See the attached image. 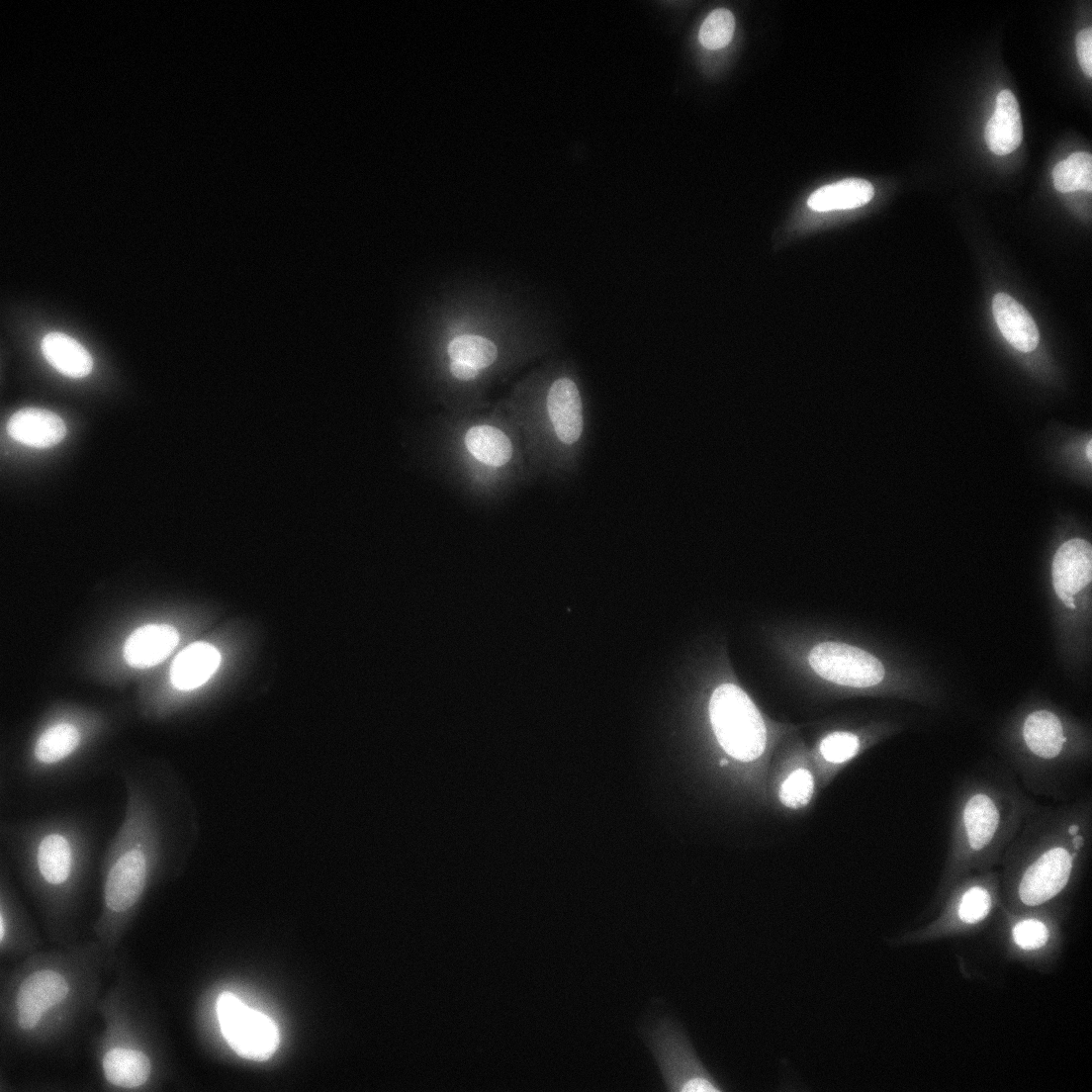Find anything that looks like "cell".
I'll return each mask as SVG.
<instances>
[{
    "instance_id": "cell-1",
    "label": "cell",
    "mask_w": 1092,
    "mask_h": 1092,
    "mask_svg": "<svg viewBox=\"0 0 1092 1092\" xmlns=\"http://www.w3.org/2000/svg\"><path fill=\"white\" fill-rule=\"evenodd\" d=\"M114 965L95 939L38 950L0 982V1033L9 1047L44 1051L68 1042L100 999L105 970Z\"/></svg>"
},
{
    "instance_id": "cell-2",
    "label": "cell",
    "mask_w": 1092,
    "mask_h": 1092,
    "mask_svg": "<svg viewBox=\"0 0 1092 1092\" xmlns=\"http://www.w3.org/2000/svg\"><path fill=\"white\" fill-rule=\"evenodd\" d=\"M1 834L46 936L57 946L78 941L94 850L85 822L70 815L7 821Z\"/></svg>"
},
{
    "instance_id": "cell-3",
    "label": "cell",
    "mask_w": 1092,
    "mask_h": 1092,
    "mask_svg": "<svg viewBox=\"0 0 1092 1092\" xmlns=\"http://www.w3.org/2000/svg\"><path fill=\"white\" fill-rule=\"evenodd\" d=\"M125 808L100 865V908L94 939L117 960V952L141 905L165 871L162 794L135 773H125Z\"/></svg>"
},
{
    "instance_id": "cell-4",
    "label": "cell",
    "mask_w": 1092,
    "mask_h": 1092,
    "mask_svg": "<svg viewBox=\"0 0 1092 1092\" xmlns=\"http://www.w3.org/2000/svg\"><path fill=\"white\" fill-rule=\"evenodd\" d=\"M1092 839V800L1085 794L1030 814L1002 860L1018 902L1038 907L1057 897L1087 857Z\"/></svg>"
},
{
    "instance_id": "cell-5",
    "label": "cell",
    "mask_w": 1092,
    "mask_h": 1092,
    "mask_svg": "<svg viewBox=\"0 0 1092 1092\" xmlns=\"http://www.w3.org/2000/svg\"><path fill=\"white\" fill-rule=\"evenodd\" d=\"M1038 807L1008 767H986L965 774L955 787L952 801L949 877L1001 860Z\"/></svg>"
},
{
    "instance_id": "cell-6",
    "label": "cell",
    "mask_w": 1092,
    "mask_h": 1092,
    "mask_svg": "<svg viewBox=\"0 0 1092 1092\" xmlns=\"http://www.w3.org/2000/svg\"><path fill=\"white\" fill-rule=\"evenodd\" d=\"M136 989L130 977L120 976L96 1006L101 1028L92 1052L108 1090L156 1091L165 1078L162 1037Z\"/></svg>"
},
{
    "instance_id": "cell-7",
    "label": "cell",
    "mask_w": 1092,
    "mask_h": 1092,
    "mask_svg": "<svg viewBox=\"0 0 1092 1092\" xmlns=\"http://www.w3.org/2000/svg\"><path fill=\"white\" fill-rule=\"evenodd\" d=\"M1005 762L1031 794L1060 799L1091 765L1087 733L1053 709H1030L1004 743Z\"/></svg>"
},
{
    "instance_id": "cell-8",
    "label": "cell",
    "mask_w": 1092,
    "mask_h": 1092,
    "mask_svg": "<svg viewBox=\"0 0 1092 1092\" xmlns=\"http://www.w3.org/2000/svg\"><path fill=\"white\" fill-rule=\"evenodd\" d=\"M709 716L714 734L727 754L751 762L764 753L767 743L764 720L742 688L732 683L718 686L710 698Z\"/></svg>"
},
{
    "instance_id": "cell-9",
    "label": "cell",
    "mask_w": 1092,
    "mask_h": 1092,
    "mask_svg": "<svg viewBox=\"0 0 1092 1092\" xmlns=\"http://www.w3.org/2000/svg\"><path fill=\"white\" fill-rule=\"evenodd\" d=\"M545 432L560 451L568 470L578 467L590 433V415L578 384L562 376L549 386L544 400Z\"/></svg>"
},
{
    "instance_id": "cell-10",
    "label": "cell",
    "mask_w": 1092,
    "mask_h": 1092,
    "mask_svg": "<svg viewBox=\"0 0 1092 1092\" xmlns=\"http://www.w3.org/2000/svg\"><path fill=\"white\" fill-rule=\"evenodd\" d=\"M649 1046L670 1091H721L724 1087L697 1056L679 1025L662 1020L649 1035Z\"/></svg>"
},
{
    "instance_id": "cell-11",
    "label": "cell",
    "mask_w": 1092,
    "mask_h": 1092,
    "mask_svg": "<svg viewBox=\"0 0 1092 1092\" xmlns=\"http://www.w3.org/2000/svg\"><path fill=\"white\" fill-rule=\"evenodd\" d=\"M216 1015L225 1041L238 1055L265 1060L279 1046L280 1033L275 1022L236 994L222 992L216 1001Z\"/></svg>"
},
{
    "instance_id": "cell-12",
    "label": "cell",
    "mask_w": 1092,
    "mask_h": 1092,
    "mask_svg": "<svg viewBox=\"0 0 1092 1092\" xmlns=\"http://www.w3.org/2000/svg\"><path fill=\"white\" fill-rule=\"evenodd\" d=\"M86 726L72 717H59L46 724L22 758L24 773L32 778H44L76 766L84 760L82 755L89 745Z\"/></svg>"
},
{
    "instance_id": "cell-13",
    "label": "cell",
    "mask_w": 1092,
    "mask_h": 1092,
    "mask_svg": "<svg viewBox=\"0 0 1092 1092\" xmlns=\"http://www.w3.org/2000/svg\"><path fill=\"white\" fill-rule=\"evenodd\" d=\"M809 663L820 677L841 685L869 687L884 677V668L875 657L844 643L818 644L810 652Z\"/></svg>"
},
{
    "instance_id": "cell-14",
    "label": "cell",
    "mask_w": 1092,
    "mask_h": 1092,
    "mask_svg": "<svg viewBox=\"0 0 1092 1092\" xmlns=\"http://www.w3.org/2000/svg\"><path fill=\"white\" fill-rule=\"evenodd\" d=\"M42 940L12 884L4 859L0 869V956L23 958L38 951Z\"/></svg>"
},
{
    "instance_id": "cell-15",
    "label": "cell",
    "mask_w": 1092,
    "mask_h": 1092,
    "mask_svg": "<svg viewBox=\"0 0 1092 1092\" xmlns=\"http://www.w3.org/2000/svg\"><path fill=\"white\" fill-rule=\"evenodd\" d=\"M1052 583L1059 599L1075 608L1074 595L1091 582L1092 550L1086 540L1074 538L1064 542L1052 561Z\"/></svg>"
},
{
    "instance_id": "cell-16",
    "label": "cell",
    "mask_w": 1092,
    "mask_h": 1092,
    "mask_svg": "<svg viewBox=\"0 0 1092 1092\" xmlns=\"http://www.w3.org/2000/svg\"><path fill=\"white\" fill-rule=\"evenodd\" d=\"M7 431L12 438L27 446L47 448L64 438L66 426L62 418L52 411L27 408L10 417Z\"/></svg>"
},
{
    "instance_id": "cell-17",
    "label": "cell",
    "mask_w": 1092,
    "mask_h": 1092,
    "mask_svg": "<svg viewBox=\"0 0 1092 1092\" xmlns=\"http://www.w3.org/2000/svg\"><path fill=\"white\" fill-rule=\"evenodd\" d=\"M179 641L177 630L168 624H147L135 630L127 639L124 656L134 668L144 669L165 660Z\"/></svg>"
},
{
    "instance_id": "cell-18",
    "label": "cell",
    "mask_w": 1092,
    "mask_h": 1092,
    "mask_svg": "<svg viewBox=\"0 0 1092 1092\" xmlns=\"http://www.w3.org/2000/svg\"><path fill=\"white\" fill-rule=\"evenodd\" d=\"M221 663L219 650L207 642H195L183 649L170 668V682L181 691L196 689L206 683Z\"/></svg>"
},
{
    "instance_id": "cell-19",
    "label": "cell",
    "mask_w": 1092,
    "mask_h": 1092,
    "mask_svg": "<svg viewBox=\"0 0 1092 1092\" xmlns=\"http://www.w3.org/2000/svg\"><path fill=\"white\" fill-rule=\"evenodd\" d=\"M985 140L989 149L997 155L1015 150L1023 138V127L1019 104L1008 89L996 97L995 110L985 127Z\"/></svg>"
},
{
    "instance_id": "cell-20",
    "label": "cell",
    "mask_w": 1092,
    "mask_h": 1092,
    "mask_svg": "<svg viewBox=\"0 0 1092 1092\" xmlns=\"http://www.w3.org/2000/svg\"><path fill=\"white\" fill-rule=\"evenodd\" d=\"M994 318L1007 341L1021 352L1033 351L1039 343L1038 327L1016 300L1005 293H998L992 301Z\"/></svg>"
},
{
    "instance_id": "cell-21",
    "label": "cell",
    "mask_w": 1092,
    "mask_h": 1092,
    "mask_svg": "<svg viewBox=\"0 0 1092 1092\" xmlns=\"http://www.w3.org/2000/svg\"><path fill=\"white\" fill-rule=\"evenodd\" d=\"M42 351L48 363L65 376L82 378L92 370L93 360L89 352L64 333L46 334L42 341Z\"/></svg>"
},
{
    "instance_id": "cell-22",
    "label": "cell",
    "mask_w": 1092,
    "mask_h": 1092,
    "mask_svg": "<svg viewBox=\"0 0 1092 1092\" xmlns=\"http://www.w3.org/2000/svg\"><path fill=\"white\" fill-rule=\"evenodd\" d=\"M874 194L870 182L861 178H848L814 191L808 198V206L818 212L854 209L868 203Z\"/></svg>"
},
{
    "instance_id": "cell-23",
    "label": "cell",
    "mask_w": 1092,
    "mask_h": 1092,
    "mask_svg": "<svg viewBox=\"0 0 1092 1092\" xmlns=\"http://www.w3.org/2000/svg\"><path fill=\"white\" fill-rule=\"evenodd\" d=\"M468 451L480 462L500 467L512 457V444L505 433L490 425L470 428L465 436Z\"/></svg>"
},
{
    "instance_id": "cell-24",
    "label": "cell",
    "mask_w": 1092,
    "mask_h": 1092,
    "mask_svg": "<svg viewBox=\"0 0 1092 1092\" xmlns=\"http://www.w3.org/2000/svg\"><path fill=\"white\" fill-rule=\"evenodd\" d=\"M990 881V876L981 877L963 885L956 900V910L960 921L976 924L988 916L995 900Z\"/></svg>"
},
{
    "instance_id": "cell-25",
    "label": "cell",
    "mask_w": 1092,
    "mask_h": 1092,
    "mask_svg": "<svg viewBox=\"0 0 1092 1092\" xmlns=\"http://www.w3.org/2000/svg\"><path fill=\"white\" fill-rule=\"evenodd\" d=\"M1055 189L1061 193L1092 190V156L1088 152H1074L1058 162L1052 170Z\"/></svg>"
},
{
    "instance_id": "cell-26",
    "label": "cell",
    "mask_w": 1092,
    "mask_h": 1092,
    "mask_svg": "<svg viewBox=\"0 0 1092 1092\" xmlns=\"http://www.w3.org/2000/svg\"><path fill=\"white\" fill-rule=\"evenodd\" d=\"M452 361H461L477 369L490 366L498 356L496 345L489 339L473 334L454 338L448 345Z\"/></svg>"
},
{
    "instance_id": "cell-27",
    "label": "cell",
    "mask_w": 1092,
    "mask_h": 1092,
    "mask_svg": "<svg viewBox=\"0 0 1092 1092\" xmlns=\"http://www.w3.org/2000/svg\"><path fill=\"white\" fill-rule=\"evenodd\" d=\"M734 29L733 14L725 8L715 9L703 21L699 29V41L709 49L724 47L730 43Z\"/></svg>"
},
{
    "instance_id": "cell-28",
    "label": "cell",
    "mask_w": 1092,
    "mask_h": 1092,
    "mask_svg": "<svg viewBox=\"0 0 1092 1092\" xmlns=\"http://www.w3.org/2000/svg\"><path fill=\"white\" fill-rule=\"evenodd\" d=\"M813 789L812 774L807 770L798 769L782 782L779 789V798L786 807L798 809L808 804Z\"/></svg>"
},
{
    "instance_id": "cell-29",
    "label": "cell",
    "mask_w": 1092,
    "mask_h": 1092,
    "mask_svg": "<svg viewBox=\"0 0 1092 1092\" xmlns=\"http://www.w3.org/2000/svg\"><path fill=\"white\" fill-rule=\"evenodd\" d=\"M860 746V739L855 734L835 732L822 740L820 752L828 762L844 763L858 754Z\"/></svg>"
},
{
    "instance_id": "cell-30",
    "label": "cell",
    "mask_w": 1092,
    "mask_h": 1092,
    "mask_svg": "<svg viewBox=\"0 0 1092 1092\" xmlns=\"http://www.w3.org/2000/svg\"><path fill=\"white\" fill-rule=\"evenodd\" d=\"M1015 943L1026 951L1044 947L1048 939L1046 925L1036 918H1027L1018 922L1013 929Z\"/></svg>"
},
{
    "instance_id": "cell-31",
    "label": "cell",
    "mask_w": 1092,
    "mask_h": 1092,
    "mask_svg": "<svg viewBox=\"0 0 1092 1092\" xmlns=\"http://www.w3.org/2000/svg\"><path fill=\"white\" fill-rule=\"evenodd\" d=\"M1076 52L1079 64L1088 76H1092V28L1081 30L1075 40Z\"/></svg>"
},
{
    "instance_id": "cell-32",
    "label": "cell",
    "mask_w": 1092,
    "mask_h": 1092,
    "mask_svg": "<svg viewBox=\"0 0 1092 1092\" xmlns=\"http://www.w3.org/2000/svg\"><path fill=\"white\" fill-rule=\"evenodd\" d=\"M450 370L457 379L463 381L473 380L479 373V369L461 361H452Z\"/></svg>"
},
{
    "instance_id": "cell-33",
    "label": "cell",
    "mask_w": 1092,
    "mask_h": 1092,
    "mask_svg": "<svg viewBox=\"0 0 1092 1092\" xmlns=\"http://www.w3.org/2000/svg\"><path fill=\"white\" fill-rule=\"evenodd\" d=\"M1091 448H1092V441L1090 440L1088 442L1087 446H1086V455H1087V458H1088L1089 462L1092 461V449Z\"/></svg>"
},
{
    "instance_id": "cell-34",
    "label": "cell",
    "mask_w": 1092,
    "mask_h": 1092,
    "mask_svg": "<svg viewBox=\"0 0 1092 1092\" xmlns=\"http://www.w3.org/2000/svg\"><path fill=\"white\" fill-rule=\"evenodd\" d=\"M726 764H727V761H726V760H722V761H721V766H723V765H726Z\"/></svg>"
}]
</instances>
